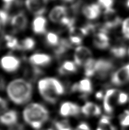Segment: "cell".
Returning a JSON list of instances; mask_svg holds the SVG:
<instances>
[{
    "mask_svg": "<svg viewBox=\"0 0 129 130\" xmlns=\"http://www.w3.org/2000/svg\"><path fill=\"white\" fill-rule=\"evenodd\" d=\"M122 31L124 37L129 39V18H126L122 22Z\"/></svg>",
    "mask_w": 129,
    "mask_h": 130,
    "instance_id": "d6a6232c",
    "label": "cell"
},
{
    "mask_svg": "<svg viewBox=\"0 0 129 130\" xmlns=\"http://www.w3.org/2000/svg\"><path fill=\"white\" fill-rule=\"evenodd\" d=\"M52 58L49 55L42 53H36L32 55L29 58V61L34 66H46L51 62Z\"/></svg>",
    "mask_w": 129,
    "mask_h": 130,
    "instance_id": "d6986e66",
    "label": "cell"
},
{
    "mask_svg": "<svg viewBox=\"0 0 129 130\" xmlns=\"http://www.w3.org/2000/svg\"><path fill=\"white\" fill-rule=\"evenodd\" d=\"M121 91L119 90L112 89L106 92L103 98V107L106 113H112L114 110L115 106L118 103V98Z\"/></svg>",
    "mask_w": 129,
    "mask_h": 130,
    "instance_id": "277c9868",
    "label": "cell"
},
{
    "mask_svg": "<svg viewBox=\"0 0 129 130\" xmlns=\"http://www.w3.org/2000/svg\"><path fill=\"white\" fill-rule=\"evenodd\" d=\"M72 47V45L70 41L66 39H61L59 42L57 47L55 48L54 53L57 58H60L65 53Z\"/></svg>",
    "mask_w": 129,
    "mask_h": 130,
    "instance_id": "603a6c76",
    "label": "cell"
},
{
    "mask_svg": "<svg viewBox=\"0 0 129 130\" xmlns=\"http://www.w3.org/2000/svg\"><path fill=\"white\" fill-rule=\"evenodd\" d=\"M0 63L5 71L13 73L19 69L20 61L19 59L13 55H6L2 58Z\"/></svg>",
    "mask_w": 129,
    "mask_h": 130,
    "instance_id": "30bf717a",
    "label": "cell"
},
{
    "mask_svg": "<svg viewBox=\"0 0 129 130\" xmlns=\"http://www.w3.org/2000/svg\"><path fill=\"white\" fill-rule=\"evenodd\" d=\"M77 71L76 64L75 62L70 61L64 62L58 69V72L60 75H67V74L75 73Z\"/></svg>",
    "mask_w": 129,
    "mask_h": 130,
    "instance_id": "7402d4cb",
    "label": "cell"
},
{
    "mask_svg": "<svg viewBox=\"0 0 129 130\" xmlns=\"http://www.w3.org/2000/svg\"><path fill=\"white\" fill-rule=\"evenodd\" d=\"M82 12L89 20H95L101 14L100 5L97 4H92L85 5L82 8Z\"/></svg>",
    "mask_w": 129,
    "mask_h": 130,
    "instance_id": "2e32d148",
    "label": "cell"
},
{
    "mask_svg": "<svg viewBox=\"0 0 129 130\" xmlns=\"http://www.w3.org/2000/svg\"><path fill=\"white\" fill-rule=\"evenodd\" d=\"M128 96L127 94L123 92H120L118 98V103L119 104H123L126 103L127 101Z\"/></svg>",
    "mask_w": 129,
    "mask_h": 130,
    "instance_id": "8d00e7d4",
    "label": "cell"
},
{
    "mask_svg": "<svg viewBox=\"0 0 129 130\" xmlns=\"http://www.w3.org/2000/svg\"><path fill=\"white\" fill-rule=\"evenodd\" d=\"M8 110V103L5 99L0 97V115Z\"/></svg>",
    "mask_w": 129,
    "mask_h": 130,
    "instance_id": "e575fe53",
    "label": "cell"
},
{
    "mask_svg": "<svg viewBox=\"0 0 129 130\" xmlns=\"http://www.w3.org/2000/svg\"><path fill=\"white\" fill-rule=\"evenodd\" d=\"M9 99L17 105H23L30 101L33 88L31 83L23 79H17L9 83L7 87Z\"/></svg>",
    "mask_w": 129,
    "mask_h": 130,
    "instance_id": "7a4b0ae2",
    "label": "cell"
},
{
    "mask_svg": "<svg viewBox=\"0 0 129 130\" xmlns=\"http://www.w3.org/2000/svg\"><path fill=\"white\" fill-rule=\"evenodd\" d=\"M38 90L42 98L48 103L55 104L60 96L65 92L60 81L54 78H46L38 82Z\"/></svg>",
    "mask_w": 129,
    "mask_h": 130,
    "instance_id": "3957f363",
    "label": "cell"
},
{
    "mask_svg": "<svg viewBox=\"0 0 129 130\" xmlns=\"http://www.w3.org/2000/svg\"><path fill=\"white\" fill-rule=\"evenodd\" d=\"M96 130H116V128L112 124L110 118L103 115L100 120Z\"/></svg>",
    "mask_w": 129,
    "mask_h": 130,
    "instance_id": "cb8c5ba5",
    "label": "cell"
},
{
    "mask_svg": "<svg viewBox=\"0 0 129 130\" xmlns=\"http://www.w3.org/2000/svg\"><path fill=\"white\" fill-rule=\"evenodd\" d=\"M67 8L64 6H57L53 8L49 14V18L54 23H60L61 20L67 15Z\"/></svg>",
    "mask_w": 129,
    "mask_h": 130,
    "instance_id": "e0dca14e",
    "label": "cell"
},
{
    "mask_svg": "<svg viewBox=\"0 0 129 130\" xmlns=\"http://www.w3.org/2000/svg\"><path fill=\"white\" fill-rule=\"evenodd\" d=\"M59 112L64 118L76 117L81 112V107L74 102H64L60 106Z\"/></svg>",
    "mask_w": 129,
    "mask_h": 130,
    "instance_id": "52a82bcc",
    "label": "cell"
},
{
    "mask_svg": "<svg viewBox=\"0 0 129 130\" xmlns=\"http://www.w3.org/2000/svg\"><path fill=\"white\" fill-rule=\"evenodd\" d=\"M63 2H73L75 0H61Z\"/></svg>",
    "mask_w": 129,
    "mask_h": 130,
    "instance_id": "60d3db41",
    "label": "cell"
},
{
    "mask_svg": "<svg viewBox=\"0 0 129 130\" xmlns=\"http://www.w3.org/2000/svg\"><path fill=\"white\" fill-rule=\"evenodd\" d=\"M33 30L35 34H43L46 33L47 27V20L42 16H38L34 20L32 24Z\"/></svg>",
    "mask_w": 129,
    "mask_h": 130,
    "instance_id": "44dd1931",
    "label": "cell"
},
{
    "mask_svg": "<svg viewBox=\"0 0 129 130\" xmlns=\"http://www.w3.org/2000/svg\"><path fill=\"white\" fill-rule=\"evenodd\" d=\"M4 2V10L9 11L15 0H2Z\"/></svg>",
    "mask_w": 129,
    "mask_h": 130,
    "instance_id": "f35d334b",
    "label": "cell"
},
{
    "mask_svg": "<svg viewBox=\"0 0 129 130\" xmlns=\"http://www.w3.org/2000/svg\"><path fill=\"white\" fill-rule=\"evenodd\" d=\"M93 91L91 81L89 79H84L79 83H76L71 87L72 92H79L82 94L81 96L86 97Z\"/></svg>",
    "mask_w": 129,
    "mask_h": 130,
    "instance_id": "4fadbf2b",
    "label": "cell"
},
{
    "mask_svg": "<svg viewBox=\"0 0 129 130\" xmlns=\"http://www.w3.org/2000/svg\"><path fill=\"white\" fill-rule=\"evenodd\" d=\"M43 74V71L42 70L34 65L26 67L24 71V75L25 78L31 82H35Z\"/></svg>",
    "mask_w": 129,
    "mask_h": 130,
    "instance_id": "ffe728a7",
    "label": "cell"
},
{
    "mask_svg": "<svg viewBox=\"0 0 129 130\" xmlns=\"http://www.w3.org/2000/svg\"><path fill=\"white\" fill-rule=\"evenodd\" d=\"M126 4H127V6L129 8V0H127V3H126Z\"/></svg>",
    "mask_w": 129,
    "mask_h": 130,
    "instance_id": "7bdbcfd3",
    "label": "cell"
},
{
    "mask_svg": "<svg viewBox=\"0 0 129 130\" xmlns=\"http://www.w3.org/2000/svg\"><path fill=\"white\" fill-rule=\"evenodd\" d=\"M4 39L6 41L7 47L13 50L19 49V43L18 42L17 38L9 35H5L4 36Z\"/></svg>",
    "mask_w": 129,
    "mask_h": 130,
    "instance_id": "4316f807",
    "label": "cell"
},
{
    "mask_svg": "<svg viewBox=\"0 0 129 130\" xmlns=\"http://www.w3.org/2000/svg\"><path fill=\"white\" fill-rule=\"evenodd\" d=\"M103 96H104V95H103L102 91H98L96 94V98L98 99H102L103 98Z\"/></svg>",
    "mask_w": 129,
    "mask_h": 130,
    "instance_id": "ab89813d",
    "label": "cell"
},
{
    "mask_svg": "<svg viewBox=\"0 0 129 130\" xmlns=\"http://www.w3.org/2000/svg\"><path fill=\"white\" fill-rule=\"evenodd\" d=\"M42 130H54V129L53 128H46V129H42Z\"/></svg>",
    "mask_w": 129,
    "mask_h": 130,
    "instance_id": "b9f144b4",
    "label": "cell"
},
{
    "mask_svg": "<svg viewBox=\"0 0 129 130\" xmlns=\"http://www.w3.org/2000/svg\"><path fill=\"white\" fill-rule=\"evenodd\" d=\"M104 14L105 22L101 29L105 32H107L108 30L116 28L121 24V18L113 8L105 10Z\"/></svg>",
    "mask_w": 129,
    "mask_h": 130,
    "instance_id": "8992f818",
    "label": "cell"
},
{
    "mask_svg": "<svg viewBox=\"0 0 129 130\" xmlns=\"http://www.w3.org/2000/svg\"><path fill=\"white\" fill-rule=\"evenodd\" d=\"M119 121L122 126H129V110H125L119 115Z\"/></svg>",
    "mask_w": 129,
    "mask_h": 130,
    "instance_id": "4dcf8cb0",
    "label": "cell"
},
{
    "mask_svg": "<svg viewBox=\"0 0 129 130\" xmlns=\"http://www.w3.org/2000/svg\"><path fill=\"white\" fill-rule=\"evenodd\" d=\"M95 60L93 58H91L84 65V73L88 77L95 75Z\"/></svg>",
    "mask_w": 129,
    "mask_h": 130,
    "instance_id": "d4e9b609",
    "label": "cell"
},
{
    "mask_svg": "<svg viewBox=\"0 0 129 130\" xmlns=\"http://www.w3.org/2000/svg\"><path fill=\"white\" fill-rule=\"evenodd\" d=\"M46 42L50 46H56L59 43V38L57 34L53 32H48L46 37Z\"/></svg>",
    "mask_w": 129,
    "mask_h": 130,
    "instance_id": "83f0119b",
    "label": "cell"
},
{
    "mask_svg": "<svg viewBox=\"0 0 129 130\" xmlns=\"http://www.w3.org/2000/svg\"><path fill=\"white\" fill-rule=\"evenodd\" d=\"M114 69L112 61L105 59H100L96 61L95 75L101 79L107 78Z\"/></svg>",
    "mask_w": 129,
    "mask_h": 130,
    "instance_id": "5b68a950",
    "label": "cell"
},
{
    "mask_svg": "<svg viewBox=\"0 0 129 130\" xmlns=\"http://www.w3.org/2000/svg\"><path fill=\"white\" fill-rule=\"evenodd\" d=\"M110 52L114 57L118 58H121L126 55V48L125 46H116L111 48Z\"/></svg>",
    "mask_w": 129,
    "mask_h": 130,
    "instance_id": "f1b7e54d",
    "label": "cell"
},
{
    "mask_svg": "<svg viewBox=\"0 0 129 130\" xmlns=\"http://www.w3.org/2000/svg\"><path fill=\"white\" fill-rule=\"evenodd\" d=\"M92 52L90 49L85 46H78L74 54L75 63L79 66H84L86 62L92 58Z\"/></svg>",
    "mask_w": 129,
    "mask_h": 130,
    "instance_id": "9c48e42d",
    "label": "cell"
},
{
    "mask_svg": "<svg viewBox=\"0 0 129 130\" xmlns=\"http://www.w3.org/2000/svg\"><path fill=\"white\" fill-rule=\"evenodd\" d=\"M113 84L121 86L129 82V63L121 67L112 75L111 79Z\"/></svg>",
    "mask_w": 129,
    "mask_h": 130,
    "instance_id": "ba28073f",
    "label": "cell"
},
{
    "mask_svg": "<svg viewBox=\"0 0 129 130\" xmlns=\"http://www.w3.org/2000/svg\"><path fill=\"white\" fill-rule=\"evenodd\" d=\"M28 20L24 11H19L11 18V24L15 31H23L26 29Z\"/></svg>",
    "mask_w": 129,
    "mask_h": 130,
    "instance_id": "7c38bea8",
    "label": "cell"
},
{
    "mask_svg": "<svg viewBox=\"0 0 129 130\" xmlns=\"http://www.w3.org/2000/svg\"><path fill=\"white\" fill-rule=\"evenodd\" d=\"M70 41L71 44L79 45L82 43V38L81 37L79 36H71Z\"/></svg>",
    "mask_w": 129,
    "mask_h": 130,
    "instance_id": "d590c367",
    "label": "cell"
},
{
    "mask_svg": "<svg viewBox=\"0 0 129 130\" xmlns=\"http://www.w3.org/2000/svg\"><path fill=\"white\" fill-rule=\"evenodd\" d=\"M54 126L56 130H73L70 123L66 120L56 121L55 122Z\"/></svg>",
    "mask_w": 129,
    "mask_h": 130,
    "instance_id": "f546056e",
    "label": "cell"
},
{
    "mask_svg": "<svg viewBox=\"0 0 129 130\" xmlns=\"http://www.w3.org/2000/svg\"><path fill=\"white\" fill-rule=\"evenodd\" d=\"M81 112L87 117H98L102 111L100 107L92 102H87L81 107Z\"/></svg>",
    "mask_w": 129,
    "mask_h": 130,
    "instance_id": "5bb4252c",
    "label": "cell"
},
{
    "mask_svg": "<svg viewBox=\"0 0 129 130\" xmlns=\"http://www.w3.org/2000/svg\"><path fill=\"white\" fill-rule=\"evenodd\" d=\"M46 4L44 0H26L25 1L29 11L35 15H41L46 13Z\"/></svg>",
    "mask_w": 129,
    "mask_h": 130,
    "instance_id": "8fae6325",
    "label": "cell"
},
{
    "mask_svg": "<svg viewBox=\"0 0 129 130\" xmlns=\"http://www.w3.org/2000/svg\"><path fill=\"white\" fill-rule=\"evenodd\" d=\"M49 117V111L40 103H30L22 111V118L24 122L35 130L42 128Z\"/></svg>",
    "mask_w": 129,
    "mask_h": 130,
    "instance_id": "6da1fadb",
    "label": "cell"
},
{
    "mask_svg": "<svg viewBox=\"0 0 129 130\" xmlns=\"http://www.w3.org/2000/svg\"><path fill=\"white\" fill-rule=\"evenodd\" d=\"M35 45V41L33 38L30 37L24 39L19 43V49L21 50H30L33 49Z\"/></svg>",
    "mask_w": 129,
    "mask_h": 130,
    "instance_id": "484cf974",
    "label": "cell"
},
{
    "mask_svg": "<svg viewBox=\"0 0 129 130\" xmlns=\"http://www.w3.org/2000/svg\"><path fill=\"white\" fill-rule=\"evenodd\" d=\"M18 114L15 110H10L0 115V123L6 126H12L17 124Z\"/></svg>",
    "mask_w": 129,
    "mask_h": 130,
    "instance_id": "9a60e30c",
    "label": "cell"
},
{
    "mask_svg": "<svg viewBox=\"0 0 129 130\" xmlns=\"http://www.w3.org/2000/svg\"><path fill=\"white\" fill-rule=\"evenodd\" d=\"M98 2L100 6L105 8V10H106V9L112 8L114 0H98Z\"/></svg>",
    "mask_w": 129,
    "mask_h": 130,
    "instance_id": "836d02e7",
    "label": "cell"
},
{
    "mask_svg": "<svg viewBox=\"0 0 129 130\" xmlns=\"http://www.w3.org/2000/svg\"><path fill=\"white\" fill-rule=\"evenodd\" d=\"M94 45L100 49H106L109 46V38L107 33L100 31L94 35L93 39Z\"/></svg>",
    "mask_w": 129,
    "mask_h": 130,
    "instance_id": "ac0fdd59",
    "label": "cell"
},
{
    "mask_svg": "<svg viewBox=\"0 0 129 130\" xmlns=\"http://www.w3.org/2000/svg\"><path fill=\"white\" fill-rule=\"evenodd\" d=\"M10 20V15L8 11L0 10V24L6 25Z\"/></svg>",
    "mask_w": 129,
    "mask_h": 130,
    "instance_id": "1f68e13d",
    "label": "cell"
},
{
    "mask_svg": "<svg viewBox=\"0 0 129 130\" xmlns=\"http://www.w3.org/2000/svg\"><path fill=\"white\" fill-rule=\"evenodd\" d=\"M128 54H129V48H128Z\"/></svg>",
    "mask_w": 129,
    "mask_h": 130,
    "instance_id": "ee69618b",
    "label": "cell"
},
{
    "mask_svg": "<svg viewBox=\"0 0 129 130\" xmlns=\"http://www.w3.org/2000/svg\"><path fill=\"white\" fill-rule=\"evenodd\" d=\"M75 130H92V129L88 124L82 122L77 125Z\"/></svg>",
    "mask_w": 129,
    "mask_h": 130,
    "instance_id": "74e56055",
    "label": "cell"
}]
</instances>
